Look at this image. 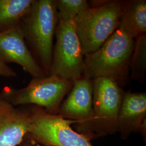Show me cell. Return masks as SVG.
I'll use <instances>...</instances> for the list:
<instances>
[{
    "mask_svg": "<svg viewBox=\"0 0 146 146\" xmlns=\"http://www.w3.org/2000/svg\"><path fill=\"white\" fill-rule=\"evenodd\" d=\"M49 75L75 81L83 76L84 55L73 20H59Z\"/></svg>",
    "mask_w": 146,
    "mask_h": 146,
    "instance_id": "cell-6",
    "label": "cell"
},
{
    "mask_svg": "<svg viewBox=\"0 0 146 146\" xmlns=\"http://www.w3.org/2000/svg\"><path fill=\"white\" fill-rule=\"evenodd\" d=\"M58 22L55 0H34L21 22L27 45L47 76L50 74Z\"/></svg>",
    "mask_w": 146,
    "mask_h": 146,
    "instance_id": "cell-1",
    "label": "cell"
},
{
    "mask_svg": "<svg viewBox=\"0 0 146 146\" xmlns=\"http://www.w3.org/2000/svg\"><path fill=\"white\" fill-rule=\"evenodd\" d=\"M58 115L76 122V131L89 139L96 138L94 133L92 80L82 76L74 81L67 98L60 105Z\"/></svg>",
    "mask_w": 146,
    "mask_h": 146,
    "instance_id": "cell-8",
    "label": "cell"
},
{
    "mask_svg": "<svg viewBox=\"0 0 146 146\" xmlns=\"http://www.w3.org/2000/svg\"><path fill=\"white\" fill-rule=\"evenodd\" d=\"M94 133L95 137L117 132V117L125 92L113 80H92Z\"/></svg>",
    "mask_w": 146,
    "mask_h": 146,
    "instance_id": "cell-7",
    "label": "cell"
},
{
    "mask_svg": "<svg viewBox=\"0 0 146 146\" xmlns=\"http://www.w3.org/2000/svg\"><path fill=\"white\" fill-rule=\"evenodd\" d=\"M55 2L59 20H74L90 7L86 0H55Z\"/></svg>",
    "mask_w": 146,
    "mask_h": 146,
    "instance_id": "cell-15",
    "label": "cell"
},
{
    "mask_svg": "<svg viewBox=\"0 0 146 146\" xmlns=\"http://www.w3.org/2000/svg\"><path fill=\"white\" fill-rule=\"evenodd\" d=\"M146 119V93H125L117 117V132L121 138L127 140L133 133L139 132Z\"/></svg>",
    "mask_w": 146,
    "mask_h": 146,
    "instance_id": "cell-11",
    "label": "cell"
},
{
    "mask_svg": "<svg viewBox=\"0 0 146 146\" xmlns=\"http://www.w3.org/2000/svg\"><path fill=\"white\" fill-rule=\"evenodd\" d=\"M0 76L13 78L17 76L15 72L0 58Z\"/></svg>",
    "mask_w": 146,
    "mask_h": 146,
    "instance_id": "cell-16",
    "label": "cell"
},
{
    "mask_svg": "<svg viewBox=\"0 0 146 146\" xmlns=\"http://www.w3.org/2000/svg\"><path fill=\"white\" fill-rule=\"evenodd\" d=\"M30 122L25 138L45 146H93L90 139L74 131L76 122L48 113L41 107L30 108Z\"/></svg>",
    "mask_w": 146,
    "mask_h": 146,
    "instance_id": "cell-5",
    "label": "cell"
},
{
    "mask_svg": "<svg viewBox=\"0 0 146 146\" xmlns=\"http://www.w3.org/2000/svg\"><path fill=\"white\" fill-rule=\"evenodd\" d=\"M0 58L7 64H19L32 78L47 76L27 45L21 23L0 32Z\"/></svg>",
    "mask_w": 146,
    "mask_h": 146,
    "instance_id": "cell-9",
    "label": "cell"
},
{
    "mask_svg": "<svg viewBox=\"0 0 146 146\" xmlns=\"http://www.w3.org/2000/svg\"><path fill=\"white\" fill-rule=\"evenodd\" d=\"M74 81L56 75L32 78L26 87H5L0 93L3 99L17 107L31 104L41 107L50 114H58L64 96L69 93Z\"/></svg>",
    "mask_w": 146,
    "mask_h": 146,
    "instance_id": "cell-4",
    "label": "cell"
},
{
    "mask_svg": "<svg viewBox=\"0 0 146 146\" xmlns=\"http://www.w3.org/2000/svg\"><path fill=\"white\" fill-rule=\"evenodd\" d=\"M119 28L133 39L146 34V0L121 1Z\"/></svg>",
    "mask_w": 146,
    "mask_h": 146,
    "instance_id": "cell-12",
    "label": "cell"
},
{
    "mask_svg": "<svg viewBox=\"0 0 146 146\" xmlns=\"http://www.w3.org/2000/svg\"><path fill=\"white\" fill-rule=\"evenodd\" d=\"M29 110L10 104L0 94V146H20L28 131Z\"/></svg>",
    "mask_w": 146,
    "mask_h": 146,
    "instance_id": "cell-10",
    "label": "cell"
},
{
    "mask_svg": "<svg viewBox=\"0 0 146 146\" xmlns=\"http://www.w3.org/2000/svg\"><path fill=\"white\" fill-rule=\"evenodd\" d=\"M139 132L141 134V135L143 137V140L146 141V119L143 121V122L142 123L141 126L139 128Z\"/></svg>",
    "mask_w": 146,
    "mask_h": 146,
    "instance_id": "cell-17",
    "label": "cell"
},
{
    "mask_svg": "<svg viewBox=\"0 0 146 146\" xmlns=\"http://www.w3.org/2000/svg\"><path fill=\"white\" fill-rule=\"evenodd\" d=\"M34 0H0V32L20 25Z\"/></svg>",
    "mask_w": 146,
    "mask_h": 146,
    "instance_id": "cell-13",
    "label": "cell"
},
{
    "mask_svg": "<svg viewBox=\"0 0 146 146\" xmlns=\"http://www.w3.org/2000/svg\"><path fill=\"white\" fill-rule=\"evenodd\" d=\"M129 72L131 80L142 83L146 78V33L138 36L135 39L131 56Z\"/></svg>",
    "mask_w": 146,
    "mask_h": 146,
    "instance_id": "cell-14",
    "label": "cell"
},
{
    "mask_svg": "<svg viewBox=\"0 0 146 146\" xmlns=\"http://www.w3.org/2000/svg\"><path fill=\"white\" fill-rule=\"evenodd\" d=\"M134 41L118 28L98 50L84 56L83 76L111 78L121 87L126 84Z\"/></svg>",
    "mask_w": 146,
    "mask_h": 146,
    "instance_id": "cell-2",
    "label": "cell"
},
{
    "mask_svg": "<svg viewBox=\"0 0 146 146\" xmlns=\"http://www.w3.org/2000/svg\"><path fill=\"white\" fill-rule=\"evenodd\" d=\"M20 146H42L40 145L34 141L28 140L26 138H25L24 140L22 142Z\"/></svg>",
    "mask_w": 146,
    "mask_h": 146,
    "instance_id": "cell-18",
    "label": "cell"
},
{
    "mask_svg": "<svg viewBox=\"0 0 146 146\" xmlns=\"http://www.w3.org/2000/svg\"><path fill=\"white\" fill-rule=\"evenodd\" d=\"M74 20L84 56L101 47L120 25L121 1H90Z\"/></svg>",
    "mask_w": 146,
    "mask_h": 146,
    "instance_id": "cell-3",
    "label": "cell"
}]
</instances>
